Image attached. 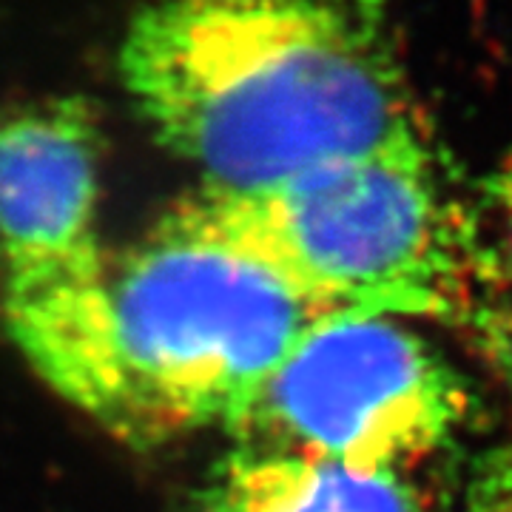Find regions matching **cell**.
<instances>
[{
	"label": "cell",
	"mask_w": 512,
	"mask_h": 512,
	"mask_svg": "<svg viewBox=\"0 0 512 512\" xmlns=\"http://www.w3.org/2000/svg\"><path fill=\"white\" fill-rule=\"evenodd\" d=\"M470 410L467 384L396 316L322 313L231 421L242 450L407 473Z\"/></svg>",
	"instance_id": "277c9868"
},
{
	"label": "cell",
	"mask_w": 512,
	"mask_h": 512,
	"mask_svg": "<svg viewBox=\"0 0 512 512\" xmlns=\"http://www.w3.org/2000/svg\"><path fill=\"white\" fill-rule=\"evenodd\" d=\"M26 359L114 436L231 424L325 311L202 188L123 251L3 274Z\"/></svg>",
	"instance_id": "6da1fadb"
},
{
	"label": "cell",
	"mask_w": 512,
	"mask_h": 512,
	"mask_svg": "<svg viewBox=\"0 0 512 512\" xmlns=\"http://www.w3.org/2000/svg\"><path fill=\"white\" fill-rule=\"evenodd\" d=\"M103 131L86 97H40L0 114L3 274L100 245L94 211Z\"/></svg>",
	"instance_id": "5b68a950"
},
{
	"label": "cell",
	"mask_w": 512,
	"mask_h": 512,
	"mask_svg": "<svg viewBox=\"0 0 512 512\" xmlns=\"http://www.w3.org/2000/svg\"><path fill=\"white\" fill-rule=\"evenodd\" d=\"M120 77L214 191H265L430 137L387 0H140Z\"/></svg>",
	"instance_id": "7a4b0ae2"
},
{
	"label": "cell",
	"mask_w": 512,
	"mask_h": 512,
	"mask_svg": "<svg viewBox=\"0 0 512 512\" xmlns=\"http://www.w3.org/2000/svg\"><path fill=\"white\" fill-rule=\"evenodd\" d=\"M202 512H421L404 473L237 447L205 490Z\"/></svg>",
	"instance_id": "8992f818"
},
{
	"label": "cell",
	"mask_w": 512,
	"mask_h": 512,
	"mask_svg": "<svg viewBox=\"0 0 512 512\" xmlns=\"http://www.w3.org/2000/svg\"><path fill=\"white\" fill-rule=\"evenodd\" d=\"M478 254V330L512 365V146L470 202Z\"/></svg>",
	"instance_id": "52a82bcc"
},
{
	"label": "cell",
	"mask_w": 512,
	"mask_h": 512,
	"mask_svg": "<svg viewBox=\"0 0 512 512\" xmlns=\"http://www.w3.org/2000/svg\"><path fill=\"white\" fill-rule=\"evenodd\" d=\"M453 512H512V444L481 467Z\"/></svg>",
	"instance_id": "ba28073f"
},
{
	"label": "cell",
	"mask_w": 512,
	"mask_h": 512,
	"mask_svg": "<svg viewBox=\"0 0 512 512\" xmlns=\"http://www.w3.org/2000/svg\"><path fill=\"white\" fill-rule=\"evenodd\" d=\"M205 191L325 311L424 316L478 330L473 214L430 137L376 148L265 191Z\"/></svg>",
	"instance_id": "3957f363"
}]
</instances>
